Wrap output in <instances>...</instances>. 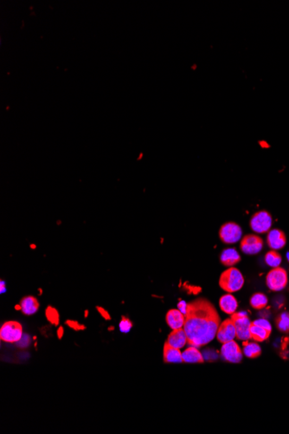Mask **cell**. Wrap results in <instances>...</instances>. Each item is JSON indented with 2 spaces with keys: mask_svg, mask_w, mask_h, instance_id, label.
<instances>
[{
  "mask_svg": "<svg viewBox=\"0 0 289 434\" xmlns=\"http://www.w3.org/2000/svg\"><path fill=\"white\" fill-rule=\"evenodd\" d=\"M219 315L215 306L205 298H198L187 305L184 324L190 346H205L215 338L219 327Z\"/></svg>",
  "mask_w": 289,
  "mask_h": 434,
  "instance_id": "obj_1",
  "label": "cell"
},
{
  "mask_svg": "<svg viewBox=\"0 0 289 434\" xmlns=\"http://www.w3.org/2000/svg\"><path fill=\"white\" fill-rule=\"evenodd\" d=\"M244 284V277L242 272L235 267H230L224 271L219 277V286L227 293H234L242 289Z\"/></svg>",
  "mask_w": 289,
  "mask_h": 434,
  "instance_id": "obj_2",
  "label": "cell"
},
{
  "mask_svg": "<svg viewBox=\"0 0 289 434\" xmlns=\"http://www.w3.org/2000/svg\"><path fill=\"white\" fill-rule=\"evenodd\" d=\"M289 283V276L285 269L276 267L271 270L266 276V284L272 291L284 290Z\"/></svg>",
  "mask_w": 289,
  "mask_h": 434,
  "instance_id": "obj_3",
  "label": "cell"
},
{
  "mask_svg": "<svg viewBox=\"0 0 289 434\" xmlns=\"http://www.w3.org/2000/svg\"><path fill=\"white\" fill-rule=\"evenodd\" d=\"M231 320L234 323L236 338L241 341H249L251 338L249 327L251 322L246 313L235 312L231 315Z\"/></svg>",
  "mask_w": 289,
  "mask_h": 434,
  "instance_id": "obj_4",
  "label": "cell"
},
{
  "mask_svg": "<svg viewBox=\"0 0 289 434\" xmlns=\"http://www.w3.org/2000/svg\"><path fill=\"white\" fill-rule=\"evenodd\" d=\"M23 336L22 325L15 322V321H9L4 323L0 330V338L3 342H19Z\"/></svg>",
  "mask_w": 289,
  "mask_h": 434,
  "instance_id": "obj_5",
  "label": "cell"
},
{
  "mask_svg": "<svg viewBox=\"0 0 289 434\" xmlns=\"http://www.w3.org/2000/svg\"><path fill=\"white\" fill-rule=\"evenodd\" d=\"M242 230L239 224L235 222L223 224L219 230V238L224 244H235L242 239Z\"/></svg>",
  "mask_w": 289,
  "mask_h": 434,
  "instance_id": "obj_6",
  "label": "cell"
},
{
  "mask_svg": "<svg viewBox=\"0 0 289 434\" xmlns=\"http://www.w3.org/2000/svg\"><path fill=\"white\" fill-rule=\"evenodd\" d=\"M249 224L253 232L256 233H266L270 231L272 216L267 211H259L253 215Z\"/></svg>",
  "mask_w": 289,
  "mask_h": 434,
  "instance_id": "obj_7",
  "label": "cell"
},
{
  "mask_svg": "<svg viewBox=\"0 0 289 434\" xmlns=\"http://www.w3.org/2000/svg\"><path fill=\"white\" fill-rule=\"evenodd\" d=\"M240 248L242 252L247 255H256L263 248V240L259 236L248 234L241 240Z\"/></svg>",
  "mask_w": 289,
  "mask_h": 434,
  "instance_id": "obj_8",
  "label": "cell"
},
{
  "mask_svg": "<svg viewBox=\"0 0 289 434\" xmlns=\"http://www.w3.org/2000/svg\"><path fill=\"white\" fill-rule=\"evenodd\" d=\"M221 354L224 360L231 363H239L242 360V351L235 341L223 343Z\"/></svg>",
  "mask_w": 289,
  "mask_h": 434,
  "instance_id": "obj_9",
  "label": "cell"
},
{
  "mask_svg": "<svg viewBox=\"0 0 289 434\" xmlns=\"http://www.w3.org/2000/svg\"><path fill=\"white\" fill-rule=\"evenodd\" d=\"M216 336L217 341L223 344L231 341H234V339L236 337V332L234 323L231 320V318H228L226 320L223 321L222 324H220Z\"/></svg>",
  "mask_w": 289,
  "mask_h": 434,
  "instance_id": "obj_10",
  "label": "cell"
},
{
  "mask_svg": "<svg viewBox=\"0 0 289 434\" xmlns=\"http://www.w3.org/2000/svg\"><path fill=\"white\" fill-rule=\"evenodd\" d=\"M267 244L272 250H278L284 248L287 244V237L282 230L273 229L268 232Z\"/></svg>",
  "mask_w": 289,
  "mask_h": 434,
  "instance_id": "obj_11",
  "label": "cell"
},
{
  "mask_svg": "<svg viewBox=\"0 0 289 434\" xmlns=\"http://www.w3.org/2000/svg\"><path fill=\"white\" fill-rule=\"evenodd\" d=\"M184 319H185L184 315L180 311V309H170L165 317V320L169 327L173 330L178 328H182L184 324Z\"/></svg>",
  "mask_w": 289,
  "mask_h": 434,
  "instance_id": "obj_12",
  "label": "cell"
},
{
  "mask_svg": "<svg viewBox=\"0 0 289 434\" xmlns=\"http://www.w3.org/2000/svg\"><path fill=\"white\" fill-rule=\"evenodd\" d=\"M166 342L168 343L169 345H171V346L176 348V349H179V350L185 346V344L188 342V341H187L186 334H185V331H184L183 327L182 328L174 329L169 335L167 342Z\"/></svg>",
  "mask_w": 289,
  "mask_h": 434,
  "instance_id": "obj_13",
  "label": "cell"
},
{
  "mask_svg": "<svg viewBox=\"0 0 289 434\" xmlns=\"http://www.w3.org/2000/svg\"><path fill=\"white\" fill-rule=\"evenodd\" d=\"M220 309L228 315H232L236 311L238 302L236 298L231 294L223 295L219 300Z\"/></svg>",
  "mask_w": 289,
  "mask_h": 434,
  "instance_id": "obj_14",
  "label": "cell"
},
{
  "mask_svg": "<svg viewBox=\"0 0 289 434\" xmlns=\"http://www.w3.org/2000/svg\"><path fill=\"white\" fill-rule=\"evenodd\" d=\"M164 361L166 363H183L181 351L165 342L164 345Z\"/></svg>",
  "mask_w": 289,
  "mask_h": 434,
  "instance_id": "obj_15",
  "label": "cell"
},
{
  "mask_svg": "<svg viewBox=\"0 0 289 434\" xmlns=\"http://www.w3.org/2000/svg\"><path fill=\"white\" fill-rule=\"evenodd\" d=\"M240 261H241V256L238 253L237 250L233 248L223 250L220 257V262L224 266L232 267Z\"/></svg>",
  "mask_w": 289,
  "mask_h": 434,
  "instance_id": "obj_16",
  "label": "cell"
},
{
  "mask_svg": "<svg viewBox=\"0 0 289 434\" xmlns=\"http://www.w3.org/2000/svg\"><path fill=\"white\" fill-rule=\"evenodd\" d=\"M184 362L186 363H204L205 359L201 352L196 347L190 346L182 353Z\"/></svg>",
  "mask_w": 289,
  "mask_h": 434,
  "instance_id": "obj_17",
  "label": "cell"
},
{
  "mask_svg": "<svg viewBox=\"0 0 289 434\" xmlns=\"http://www.w3.org/2000/svg\"><path fill=\"white\" fill-rule=\"evenodd\" d=\"M21 310L26 316H30L37 312L39 309V302L37 298L32 296H28L23 298L20 302Z\"/></svg>",
  "mask_w": 289,
  "mask_h": 434,
  "instance_id": "obj_18",
  "label": "cell"
},
{
  "mask_svg": "<svg viewBox=\"0 0 289 434\" xmlns=\"http://www.w3.org/2000/svg\"><path fill=\"white\" fill-rule=\"evenodd\" d=\"M249 332L251 335V338L256 341V342H263L269 338L271 332L268 331L267 329H265L264 327H260L258 325L253 324L251 322L250 327H249Z\"/></svg>",
  "mask_w": 289,
  "mask_h": 434,
  "instance_id": "obj_19",
  "label": "cell"
},
{
  "mask_svg": "<svg viewBox=\"0 0 289 434\" xmlns=\"http://www.w3.org/2000/svg\"><path fill=\"white\" fill-rule=\"evenodd\" d=\"M243 353L245 356L250 359L258 358L262 354V349L258 343L256 342H249L248 341H243Z\"/></svg>",
  "mask_w": 289,
  "mask_h": 434,
  "instance_id": "obj_20",
  "label": "cell"
},
{
  "mask_svg": "<svg viewBox=\"0 0 289 434\" xmlns=\"http://www.w3.org/2000/svg\"><path fill=\"white\" fill-rule=\"evenodd\" d=\"M268 300L266 297V295L263 293H255L252 297L250 298L249 303L253 309H263L267 306Z\"/></svg>",
  "mask_w": 289,
  "mask_h": 434,
  "instance_id": "obj_21",
  "label": "cell"
},
{
  "mask_svg": "<svg viewBox=\"0 0 289 434\" xmlns=\"http://www.w3.org/2000/svg\"><path fill=\"white\" fill-rule=\"evenodd\" d=\"M275 324L279 331L289 334V312H282L275 319Z\"/></svg>",
  "mask_w": 289,
  "mask_h": 434,
  "instance_id": "obj_22",
  "label": "cell"
},
{
  "mask_svg": "<svg viewBox=\"0 0 289 434\" xmlns=\"http://www.w3.org/2000/svg\"><path fill=\"white\" fill-rule=\"evenodd\" d=\"M282 258L281 254L276 250H270L265 255V262L268 266L272 268L279 267L282 264Z\"/></svg>",
  "mask_w": 289,
  "mask_h": 434,
  "instance_id": "obj_23",
  "label": "cell"
},
{
  "mask_svg": "<svg viewBox=\"0 0 289 434\" xmlns=\"http://www.w3.org/2000/svg\"><path fill=\"white\" fill-rule=\"evenodd\" d=\"M45 315H46V318H47L48 321L51 324L55 325V326L58 325L59 320H60L59 313L55 308H53L52 306H49L46 310H45Z\"/></svg>",
  "mask_w": 289,
  "mask_h": 434,
  "instance_id": "obj_24",
  "label": "cell"
},
{
  "mask_svg": "<svg viewBox=\"0 0 289 434\" xmlns=\"http://www.w3.org/2000/svg\"><path fill=\"white\" fill-rule=\"evenodd\" d=\"M132 327V324L131 321L129 320L127 317H122L121 323H120V330L122 333H128L131 330Z\"/></svg>",
  "mask_w": 289,
  "mask_h": 434,
  "instance_id": "obj_25",
  "label": "cell"
},
{
  "mask_svg": "<svg viewBox=\"0 0 289 434\" xmlns=\"http://www.w3.org/2000/svg\"><path fill=\"white\" fill-rule=\"evenodd\" d=\"M252 323L254 324H256V325L260 326V327H264L265 329H267L268 331L272 332V326H271L270 323L268 321L266 320V319H264V318H261V319H258V320L254 321Z\"/></svg>",
  "mask_w": 289,
  "mask_h": 434,
  "instance_id": "obj_26",
  "label": "cell"
},
{
  "mask_svg": "<svg viewBox=\"0 0 289 434\" xmlns=\"http://www.w3.org/2000/svg\"><path fill=\"white\" fill-rule=\"evenodd\" d=\"M65 324H66V325H68L69 327L75 329V330H84L85 328H86L84 325L79 324L77 321L68 320L66 321Z\"/></svg>",
  "mask_w": 289,
  "mask_h": 434,
  "instance_id": "obj_27",
  "label": "cell"
},
{
  "mask_svg": "<svg viewBox=\"0 0 289 434\" xmlns=\"http://www.w3.org/2000/svg\"><path fill=\"white\" fill-rule=\"evenodd\" d=\"M97 310H98V312L101 314V316L104 318V319H106V320H111V317H110L109 313L106 311V309L103 308V307H97Z\"/></svg>",
  "mask_w": 289,
  "mask_h": 434,
  "instance_id": "obj_28",
  "label": "cell"
},
{
  "mask_svg": "<svg viewBox=\"0 0 289 434\" xmlns=\"http://www.w3.org/2000/svg\"><path fill=\"white\" fill-rule=\"evenodd\" d=\"M187 305H188V303L184 302V301H180L179 302V304H178V307H179V309H180L181 312L183 313L184 315H185L186 314L187 311Z\"/></svg>",
  "mask_w": 289,
  "mask_h": 434,
  "instance_id": "obj_29",
  "label": "cell"
},
{
  "mask_svg": "<svg viewBox=\"0 0 289 434\" xmlns=\"http://www.w3.org/2000/svg\"><path fill=\"white\" fill-rule=\"evenodd\" d=\"M4 292H6V286H5V283H4V281L1 280V282H0V293L4 294Z\"/></svg>",
  "mask_w": 289,
  "mask_h": 434,
  "instance_id": "obj_30",
  "label": "cell"
},
{
  "mask_svg": "<svg viewBox=\"0 0 289 434\" xmlns=\"http://www.w3.org/2000/svg\"><path fill=\"white\" fill-rule=\"evenodd\" d=\"M63 334H64V330H63V327H60L58 329H57V336H58V339L62 338V336H63Z\"/></svg>",
  "mask_w": 289,
  "mask_h": 434,
  "instance_id": "obj_31",
  "label": "cell"
},
{
  "mask_svg": "<svg viewBox=\"0 0 289 434\" xmlns=\"http://www.w3.org/2000/svg\"><path fill=\"white\" fill-rule=\"evenodd\" d=\"M260 144H261V146H263V147H268V145H267V144L265 143V142H264V141H261Z\"/></svg>",
  "mask_w": 289,
  "mask_h": 434,
  "instance_id": "obj_32",
  "label": "cell"
},
{
  "mask_svg": "<svg viewBox=\"0 0 289 434\" xmlns=\"http://www.w3.org/2000/svg\"><path fill=\"white\" fill-rule=\"evenodd\" d=\"M287 259H288V261L289 262V251L287 253Z\"/></svg>",
  "mask_w": 289,
  "mask_h": 434,
  "instance_id": "obj_33",
  "label": "cell"
}]
</instances>
